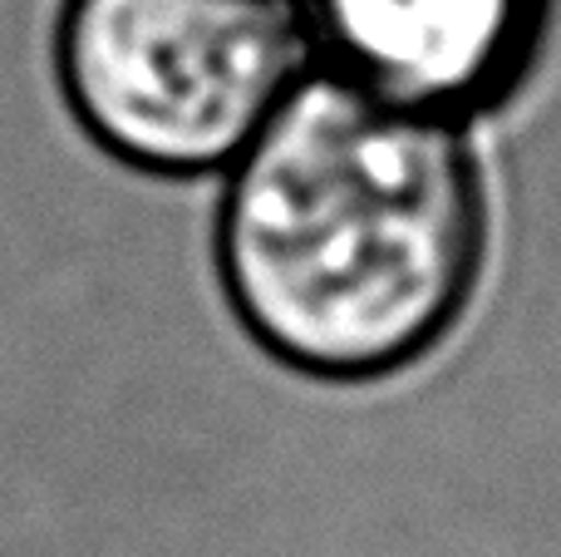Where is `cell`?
<instances>
[{
    "instance_id": "obj_1",
    "label": "cell",
    "mask_w": 561,
    "mask_h": 557,
    "mask_svg": "<svg viewBox=\"0 0 561 557\" xmlns=\"http://www.w3.org/2000/svg\"><path fill=\"white\" fill-rule=\"evenodd\" d=\"M242 326L290 371L375 380L473 296L483 187L444 114L350 75L300 79L237 158L217 227Z\"/></svg>"
},
{
    "instance_id": "obj_2",
    "label": "cell",
    "mask_w": 561,
    "mask_h": 557,
    "mask_svg": "<svg viewBox=\"0 0 561 557\" xmlns=\"http://www.w3.org/2000/svg\"><path fill=\"white\" fill-rule=\"evenodd\" d=\"M296 0H69L59 75L79 124L148 173L237 163L300 84Z\"/></svg>"
},
{
    "instance_id": "obj_3",
    "label": "cell",
    "mask_w": 561,
    "mask_h": 557,
    "mask_svg": "<svg viewBox=\"0 0 561 557\" xmlns=\"http://www.w3.org/2000/svg\"><path fill=\"white\" fill-rule=\"evenodd\" d=\"M542 10L547 0H310V25L355 84L454 114L513 84Z\"/></svg>"
}]
</instances>
